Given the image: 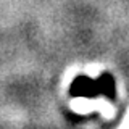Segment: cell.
<instances>
[{"label": "cell", "mask_w": 129, "mask_h": 129, "mask_svg": "<svg viewBox=\"0 0 129 129\" xmlns=\"http://www.w3.org/2000/svg\"><path fill=\"white\" fill-rule=\"evenodd\" d=\"M70 94L73 97H86V99H95L99 95H103L108 100H115L116 82L110 73H102L97 79H90L86 74H79L73 79Z\"/></svg>", "instance_id": "6da1fadb"}]
</instances>
